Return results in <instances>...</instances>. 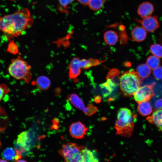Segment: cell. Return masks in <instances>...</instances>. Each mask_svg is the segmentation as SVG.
I'll use <instances>...</instances> for the list:
<instances>
[{"label":"cell","instance_id":"obj_19","mask_svg":"<svg viewBox=\"0 0 162 162\" xmlns=\"http://www.w3.org/2000/svg\"><path fill=\"white\" fill-rule=\"evenodd\" d=\"M35 83L36 86L39 89L42 90H46L50 86V81L47 77L41 76L37 78Z\"/></svg>","mask_w":162,"mask_h":162},{"label":"cell","instance_id":"obj_33","mask_svg":"<svg viewBox=\"0 0 162 162\" xmlns=\"http://www.w3.org/2000/svg\"><path fill=\"white\" fill-rule=\"evenodd\" d=\"M58 119H54L53 120V122L54 124H56V123H58Z\"/></svg>","mask_w":162,"mask_h":162},{"label":"cell","instance_id":"obj_23","mask_svg":"<svg viewBox=\"0 0 162 162\" xmlns=\"http://www.w3.org/2000/svg\"><path fill=\"white\" fill-rule=\"evenodd\" d=\"M146 63L150 68L154 70L159 66L160 60L158 57L154 56H151L147 58Z\"/></svg>","mask_w":162,"mask_h":162},{"label":"cell","instance_id":"obj_14","mask_svg":"<svg viewBox=\"0 0 162 162\" xmlns=\"http://www.w3.org/2000/svg\"><path fill=\"white\" fill-rule=\"evenodd\" d=\"M2 158L8 161L15 160L17 161L22 158L21 154L18 151L12 148H7L3 152Z\"/></svg>","mask_w":162,"mask_h":162},{"label":"cell","instance_id":"obj_25","mask_svg":"<svg viewBox=\"0 0 162 162\" xmlns=\"http://www.w3.org/2000/svg\"><path fill=\"white\" fill-rule=\"evenodd\" d=\"M151 52L158 57H162V46L159 44H153L150 47Z\"/></svg>","mask_w":162,"mask_h":162},{"label":"cell","instance_id":"obj_29","mask_svg":"<svg viewBox=\"0 0 162 162\" xmlns=\"http://www.w3.org/2000/svg\"><path fill=\"white\" fill-rule=\"evenodd\" d=\"M119 73V71L117 69H112L108 73L107 77V79L109 78L111 79L117 83V82L115 81V78L116 77H118Z\"/></svg>","mask_w":162,"mask_h":162},{"label":"cell","instance_id":"obj_9","mask_svg":"<svg viewBox=\"0 0 162 162\" xmlns=\"http://www.w3.org/2000/svg\"><path fill=\"white\" fill-rule=\"evenodd\" d=\"M68 99L75 107L82 111L86 115L90 116L88 106L86 107L83 101L77 95L75 94L69 95Z\"/></svg>","mask_w":162,"mask_h":162},{"label":"cell","instance_id":"obj_4","mask_svg":"<svg viewBox=\"0 0 162 162\" xmlns=\"http://www.w3.org/2000/svg\"><path fill=\"white\" fill-rule=\"evenodd\" d=\"M8 70L12 76L17 80H23L27 83L31 80V66L20 56L11 59Z\"/></svg>","mask_w":162,"mask_h":162},{"label":"cell","instance_id":"obj_21","mask_svg":"<svg viewBox=\"0 0 162 162\" xmlns=\"http://www.w3.org/2000/svg\"><path fill=\"white\" fill-rule=\"evenodd\" d=\"M100 63L98 59L90 58L88 59H80V65L81 68L87 69L94 66H96Z\"/></svg>","mask_w":162,"mask_h":162},{"label":"cell","instance_id":"obj_30","mask_svg":"<svg viewBox=\"0 0 162 162\" xmlns=\"http://www.w3.org/2000/svg\"><path fill=\"white\" fill-rule=\"evenodd\" d=\"M154 105L157 109H162V98L157 100L155 103Z\"/></svg>","mask_w":162,"mask_h":162},{"label":"cell","instance_id":"obj_10","mask_svg":"<svg viewBox=\"0 0 162 162\" xmlns=\"http://www.w3.org/2000/svg\"><path fill=\"white\" fill-rule=\"evenodd\" d=\"M16 143L14 144L15 146L24 149L27 152L29 151L31 148L28 132L25 131L20 134Z\"/></svg>","mask_w":162,"mask_h":162},{"label":"cell","instance_id":"obj_22","mask_svg":"<svg viewBox=\"0 0 162 162\" xmlns=\"http://www.w3.org/2000/svg\"><path fill=\"white\" fill-rule=\"evenodd\" d=\"M83 156L84 162H98V158L95 153L89 150L85 147L83 151Z\"/></svg>","mask_w":162,"mask_h":162},{"label":"cell","instance_id":"obj_18","mask_svg":"<svg viewBox=\"0 0 162 162\" xmlns=\"http://www.w3.org/2000/svg\"><path fill=\"white\" fill-rule=\"evenodd\" d=\"M137 109L139 113L143 116L150 115L152 111V106L148 101L138 103Z\"/></svg>","mask_w":162,"mask_h":162},{"label":"cell","instance_id":"obj_11","mask_svg":"<svg viewBox=\"0 0 162 162\" xmlns=\"http://www.w3.org/2000/svg\"><path fill=\"white\" fill-rule=\"evenodd\" d=\"M154 11V8L152 4L148 2H144L139 5L137 13L143 19L150 16Z\"/></svg>","mask_w":162,"mask_h":162},{"label":"cell","instance_id":"obj_17","mask_svg":"<svg viewBox=\"0 0 162 162\" xmlns=\"http://www.w3.org/2000/svg\"><path fill=\"white\" fill-rule=\"evenodd\" d=\"M118 38L116 32L112 30L106 31L104 35V38L105 42L107 45L111 46L116 44L118 41Z\"/></svg>","mask_w":162,"mask_h":162},{"label":"cell","instance_id":"obj_16","mask_svg":"<svg viewBox=\"0 0 162 162\" xmlns=\"http://www.w3.org/2000/svg\"><path fill=\"white\" fill-rule=\"evenodd\" d=\"M147 119L162 131V109H157L154 111L151 116L148 117Z\"/></svg>","mask_w":162,"mask_h":162},{"label":"cell","instance_id":"obj_13","mask_svg":"<svg viewBox=\"0 0 162 162\" xmlns=\"http://www.w3.org/2000/svg\"><path fill=\"white\" fill-rule=\"evenodd\" d=\"M118 84L113 80L109 78L107 79L106 82L100 85L102 90L103 96L104 97H107L110 95L117 87Z\"/></svg>","mask_w":162,"mask_h":162},{"label":"cell","instance_id":"obj_36","mask_svg":"<svg viewBox=\"0 0 162 162\" xmlns=\"http://www.w3.org/2000/svg\"><path fill=\"white\" fill-rule=\"evenodd\" d=\"M11 0V1H14V0Z\"/></svg>","mask_w":162,"mask_h":162},{"label":"cell","instance_id":"obj_20","mask_svg":"<svg viewBox=\"0 0 162 162\" xmlns=\"http://www.w3.org/2000/svg\"><path fill=\"white\" fill-rule=\"evenodd\" d=\"M136 72L141 78L144 79L148 77L150 75L151 70L147 64H142L137 66Z\"/></svg>","mask_w":162,"mask_h":162},{"label":"cell","instance_id":"obj_12","mask_svg":"<svg viewBox=\"0 0 162 162\" xmlns=\"http://www.w3.org/2000/svg\"><path fill=\"white\" fill-rule=\"evenodd\" d=\"M80 60L79 58L75 57L70 62L69 65V76L70 79H75L80 74L81 68L80 65Z\"/></svg>","mask_w":162,"mask_h":162},{"label":"cell","instance_id":"obj_1","mask_svg":"<svg viewBox=\"0 0 162 162\" xmlns=\"http://www.w3.org/2000/svg\"><path fill=\"white\" fill-rule=\"evenodd\" d=\"M33 22L28 10L23 8L12 14L0 17V30L10 37H17L30 27Z\"/></svg>","mask_w":162,"mask_h":162},{"label":"cell","instance_id":"obj_31","mask_svg":"<svg viewBox=\"0 0 162 162\" xmlns=\"http://www.w3.org/2000/svg\"><path fill=\"white\" fill-rule=\"evenodd\" d=\"M74 0H58L60 4L63 6H66L72 2Z\"/></svg>","mask_w":162,"mask_h":162},{"label":"cell","instance_id":"obj_32","mask_svg":"<svg viewBox=\"0 0 162 162\" xmlns=\"http://www.w3.org/2000/svg\"><path fill=\"white\" fill-rule=\"evenodd\" d=\"M81 4L84 5H88L90 0H77Z\"/></svg>","mask_w":162,"mask_h":162},{"label":"cell","instance_id":"obj_7","mask_svg":"<svg viewBox=\"0 0 162 162\" xmlns=\"http://www.w3.org/2000/svg\"><path fill=\"white\" fill-rule=\"evenodd\" d=\"M88 130L85 125L80 121L72 123L70 126L69 131L72 137L76 139H81L86 135Z\"/></svg>","mask_w":162,"mask_h":162},{"label":"cell","instance_id":"obj_5","mask_svg":"<svg viewBox=\"0 0 162 162\" xmlns=\"http://www.w3.org/2000/svg\"><path fill=\"white\" fill-rule=\"evenodd\" d=\"M85 147L76 143L69 142L62 145L58 153L65 162H84L83 151Z\"/></svg>","mask_w":162,"mask_h":162},{"label":"cell","instance_id":"obj_34","mask_svg":"<svg viewBox=\"0 0 162 162\" xmlns=\"http://www.w3.org/2000/svg\"><path fill=\"white\" fill-rule=\"evenodd\" d=\"M17 161H18V162H26V160H18Z\"/></svg>","mask_w":162,"mask_h":162},{"label":"cell","instance_id":"obj_24","mask_svg":"<svg viewBox=\"0 0 162 162\" xmlns=\"http://www.w3.org/2000/svg\"><path fill=\"white\" fill-rule=\"evenodd\" d=\"M103 0H90L88 5L92 10L96 11L100 10L104 4Z\"/></svg>","mask_w":162,"mask_h":162},{"label":"cell","instance_id":"obj_27","mask_svg":"<svg viewBox=\"0 0 162 162\" xmlns=\"http://www.w3.org/2000/svg\"><path fill=\"white\" fill-rule=\"evenodd\" d=\"M9 89L8 86L5 84H0V101L1 100L4 95L9 92Z\"/></svg>","mask_w":162,"mask_h":162},{"label":"cell","instance_id":"obj_26","mask_svg":"<svg viewBox=\"0 0 162 162\" xmlns=\"http://www.w3.org/2000/svg\"><path fill=\"white\" fill-rule=\"evenodd\" d=\"M7 50L8 52L13 54H16L18 52V47L13 40L11 41L9 43Z\"/></svg>","mask_w":162,"mask_h":162},{"label":"cell","instance_id":"obj_35","mask_svg":"<svg viewBox=\"0 0 162 162\" xmlns=\"http://www.w3.org/2000/svg\"><path fill=\"white\" fill-rule=\"evenodd\" d=\"M6 161H7L5 160H2V159L0 160V162H6Z\"/></svg>","mask_w":162,"mask_h":162},{"label":"cell","instance_id":"obj_28","mask_svg":"<svg viewBox=\"0 0 162 162\" xmlns=\"http://www.w3.org/2000/svg\"><path fill=\"white\" fill-rule=\"evenodd\" d=\"M153 74L157 80L162 79V66H159L154 69L153 71Z\"/></svg>","mask_w":162,"mask_h":162},{"label":"cell","instance_id":"obj_2","mask_svg":"<svg viewBox=\"0 0 162 162\" xmlns=\"http://www.w3.org/2000/svg\"><path fill=\"white\" fill-rule=\"evenodd\" d=\"M134 116L130 110L126 108H120L118 112L115 126L116 134L125 137H130L134 130Z\"/></svg>","mask_w":162,"mask_h":162},{"label":"cell","instance_id":"obj_15","mask_svg":"<svg viewBox=\"0 0 162 162\" xmlns=\"http://www.w3.org/2000/svg\"><path fill=\"white\" fill-rule=\"evenodd\" d=\"M146 32L142 26H136L133 28L131 32V37L133 40L136 42L142 41L146 37Z\"/></svg>","mask_w":162,"mask_h":162},{"label":"cell","instance_id":"obj_8","mask_svg":"<svg viewBox=\"0 0 162 162\" xmlns=\"http://www.w3.org/2000/svg\"><path fill=\"white\" fill-rule=\"evenodd\" d=\"M136 20L148 32H153L159 27L158 17L156 15L148 16L143 18L142 20L136 19Z\"/></svg>","mask_w":162,"mask_h":162},{"label":"cell","instance_id":"obj_37","mask_svg":"<svg viewBox=\"0 0 162 162\" xmlns=\"http://www.w3.org/2000/svg\"><path fill=\"white\" fill-rule=\"evenodd\" d=\"M103 0L104 1V0Z\"/></svg>","mask_w":162,"mask_h":162},{"label":"cell","instance_id":"obj_3","mask_svg":"<svg viewBox=\"0 0 162 162\" xmlns=\"http://www.w3.org/2000/svg\"><path fill=\"white\" fill-rule=\"evenodd\" d=\"M119 83L123 95L130 97L133 95L140 87L142 80L136 72L131 69L122 74L120 77Z\"/></svg>","mask_w":162,"mask_h":162},{"label":"cell","instance_id":"obj_6","mask_svg":"<svg viewBox=\"0 0 162 162\" xmlns=\"http://www.w3.org/2000/svg\"><path fill=\"white\" fill-rule=\"evenodd\" d=\"M155 82L151 85L140 86L134 94L135 100L137 103L148 101L154 95V92Z\"/></svg>","mask_w":162,"mask_h":162}]
</instances>
